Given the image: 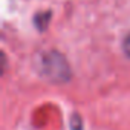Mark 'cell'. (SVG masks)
Here are the masks:
<instances>
[{"label":"cell","mask_w":130,"mask_h":130,"mask_svg":"<svg viewBox=\"0 0 130 130\" xmlns=\"http://www.w3.org/2000/svg\"><path fill=\"white\" fill-rule=\"evenodd\" d=\"M124 51H125V54L130 57V34L127 35V38H125V41H124Z\"/></svg>","instance_id":"obj_1"}]
</instances>
